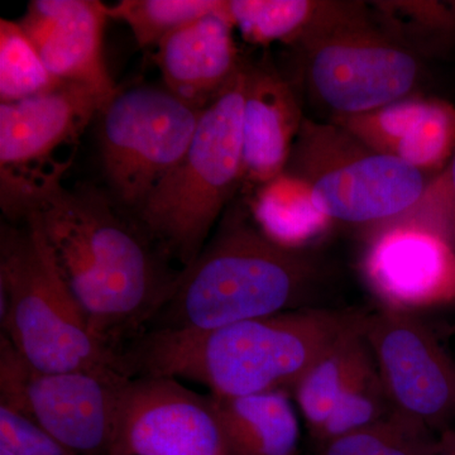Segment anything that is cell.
Returning a JSON list of instances; mask_svg holds the SVG:
<instances>
[{"mask_svg":"<svg viewBox=\"0 0 455 455\" xmlns=\"http://www.w3.org/2000/svg\"><path fill=\"white\" fill-rule=\"evenodd\" d=\"M68 164L0 169L2 211L9 223L40 227L92 331L121 352L146 333L181 269L108 194L65 188Z\"/></svg>","mask_w":455,"mask_h":455,"instance_id":"6da1fadb","label":"cell"},{"mask_svg":"<svg viewBox=\"0 0 455 455\" xmlns=\"http://www.w3.org/2000/svg\"><path fill=\"white\" fill-rule=\"evenodd\" d=\"M353 311L300 309L204 331H148L121 350L128 377L188 379L221 397L286 390L363 325Z\"/></svg>","mask_w":455,"mask_h":455,"instance_id":"7a4b0ae2","label":"cell"},{"mask_svg":"<svg viewBox=\"0 0 455 455\" xmlns=\"http://www.w3.org/2000/svg\"><path fill=\"white\" fill-rule=\"evenodd\" d=\"M181 269V268H180ZM320 283L309 251L268 238L250 208L229 205L148 331H204L304 309Z\"/></svg>","mask_w":455,"mask_h":455,"instance_id":"3957f363","label":"cell"},{"mask_svg":"<svg viewBox=\"0 0 455 455\" xmlns=\"http://www.w3.org/2000/svg\"><path fill=\"white\" fill-rule=\"evenodd\" d=\"M0 299L2 334L31 366L131 379L121 352L92 331L52 248L32 221L2 223Z\"/></svg>","mask_w":455,"mask_h":455,"instance_id":"277c9868","label":"cell"},{"mask_svg":"<svg viewBox=\"0 0 455 455\" xmlns=\"http://www.w3.org/2000/svg\"><path fill=\"white\" fill-rule=\"evenodd\" d=\"M245 59L204 108L187 155L132 220L170 260L187 268L202 252L243 182Z\"/></svg>","mask_w":455,"mask_h":455,"instance_id":"5b68a950","label":"cell"},{"mask_svg":"<svg viewBox=\"0 0 455 455\" xmlns=\"http://www.w3.org/2000/svg\"><path fill=\"white\" fill-rule=\"evenodd\" d=\"M284 171L307 185L317 211L362 239L405 215L429 182L425 173L374 151L334 123L309 118Z\"/></svg>","mask_w":455,"mask_h":455,"instance_id":"8992f818","label":"cell"},{"mask_svg":"<svg viewBox=\"0 0 455 455\" xmlns=\"http://www.w3.org/2000/svg\"><path fill=\"white\" fill-rule=\"evenodd\" d=\"M202 108L155 84L118 88L99 113L101 170L110 199L133 218L178 167Z\"/></svg>","mask_w":455,"mask_h":455,"instance_id":"52a82bcc","label":"cell"},{"mask_svg":"<svg viewBox=\"0 0 455 455\" xmlns=\"http://www.w3.org/2000/svg\"><path fill=\"white\" fill-rule=\"evenodd\" d=\"M299 51L307 88L331 116L368 112L409 97L420 79L416 53L386 35L372 13Z\"/></svg>","mask_w":455,"mask_h":455,"instance_id":"ba28073f","label":"cell"},{"mask_svg":"<svg viewBox=\"0 0 455 455\" xmlns=\"http://www.w3.org/2000/svg\"><path fill=\"white\" fill-rule=\"evenodd\" d=\"M88 372H44L0 337V403L16 410L76 455H108L122 383Z\"/></svg>","mask_w":455,"mask_h":455,"instance_id":"9c48e42d","label":"cell"},{"mask_svg":"<svg viewBox=\"0 0 455 455\" xmlns=\"http://www.w3.org/2000/svg\"><path fill=\"white\" fill-rule=\"evenodd\" d=\"M364 338L397 414L434 433L455 421V362L414 313L366 315Z\"/></svg>","mask_w":455,"mask_h":455,"instance_id":"30bf717a","label":"cell"},{"mask_svg":"<svg viewBox=\"0 0 455 455\" xmlns=\"http://www.w3.org/2000/svg\"><path fill=\"white\" fill-rule=\"evenodd\" d=\"M108 455H229L209 396L179 379L132 377L122 383Z\"/></svg>","mask_w":455,"mask_h":455,"instance_id":"8fae6325","label":"cell"},{"mask_svg":"<svg viewBox=\"0 0 455 455\" xmlns=\"http://www.w3.org/2000/svg\"><path fill=\"white\" fill-rule=\"evenodd\" d=\"M361 272L383 307L414 313L455 302V247L427 228L400 223L363 239Z\"/></svg>","mask_w":455,"mask_h":455,"instance_id":"7c38bea8","label":"cell"},{"mask_svg":"<svg viewBox=\"0 0 455 455\" xmlns=\"http://www.w3.org/2000/svg\"><path fill=\"white\" fill-rule=\"evenodd\" d=\"M108 5L99 0H32L18 20L49 73L113 95L103 55Z\"/></svg>","mask_w":455,"mask_h":455,"instance_id":"4fadbf2b","label":"cell"},{"mask_svg":"<svg viewBox=\"0 0 455 455\" xmlns=\"http://www.w3.org/2000/svg\"><path fill=\"white\" fill-rule=\"evenodd\" d=\"M108 95L85 84L61 82L22 100L0 103L2 169H27L76 142Z\"/></svg>","mask_w":455,"mask_h":455,"instance_id":"5bb4252c","label":"cell"},{"mask_svg":"<svg viewBox=\"0 0 455 455\" xmlns=\"http://www.w3.org/2000/svg\"><path fill=\"white\" fill-rule=\"evenodd\" d=\"M305 116L290 83L267 56L245 60L243 182L257 188L283 172Z\"/></svg>","mask_w":455,"mask_h":455,"instance_id":"9a60e30c","label":"cell"},{"mask_svg":"<svg viewBox=\"0 0 455 455\" xmlns=\"http://www.w3.org/2000/svg\"><path fill=\"white\" fill-rule=\"evenodd\" d=\"M235 29L224 0L220 11L167 36L156 55L164 85L182 100L204 109L243 65Z\"/></svg>","mask_w":455,"mask_h":455,"instance_id":"2e32d148","label":"cell"},{"mask_svg":"<svg viewBox=\"0 0 455 455\" xmlns=\"http://www.w3.org/2000/svg\"><path fill=\"white\" fill-rule=\"evenodd\" d=\"M227 14L248 44L269 46L280 42L300 50L370 17L371 8L353 0H227Z\"/></svg>","mask_w":455,"mask_h":455,"instance_id":"e0dca14e","label":"cell"},{"mask_svg":"<svg viewBox=\"0 0 455 455\" xmlns=\"http://www.w3.org/2000/svg\"><path fill=\"white\" fill-rule=\"evenodd\" d=\"M208 396L229 455H295L300 427L286 390Z\"/></svg>","mask_w":455,"mask_h":455,"instance_id":"ac0fdd59","label":"cell"},{"mask_svg":"<svg viewBox=\"0 0 455 455\" xmlns=\"http://www.w3.org/2000/svg\"><path fill=\"white\" fill-rule=\"evenodd\" d=\"M250 211L268 238L291 250L309 251L334 226L314 205L307 185L286 171L257 188Z\"/></svg>","mask_w":455,"mask_h":455,"instance_id":"d6986e66","label":"cell"},{"mask_svg":"<svg viewBox=\"0 0 455 455\" xmlns=\"http://www.w3.org/2000/svg\"><path fill=\"white\" fill-rule=\"evenodd\" d=\"M363 328L364 323L338 340L293 386L301 414L314 435L328 420L340 395L372 359Z\"/></svg>","mask_w":455,"mask_h":455,"instance_id":"ffe728a7","label":"cell"},{"mask_svg":"<svg viewBox=\"0 0 455 455\" xmlns=\"http://www.w3.org/2000/svg\"><path fill=\"white\" fill-rule=\"evenodd\" d=\"M223 4L224 0H122L108 5V16L130 27L140 49H151Z\"/></svg>","mask_w":455,"mask_h":455,"instance_id":"44dd1931","label":"cell"},{"mask_svg":"<svg viewBox=\"0 0 455 455\" xmlns=\"http://www.w3.org/2000/svg\"><path fill=\"white\" fill-rule=\"evenodd\" d=\"M370 8L374 23L412 52L419 44L455 29V2L381 0Z\"/></svg>","mask_w":455,"mask_h":455,"instance_id":"7402d4cb","label":"cell"},{"mask_svg":"<svg viewBox=\"0 0 455 455\" xmlns=\"http://www.w3.org/2000/svg\"><path fill=\"white\" fill-rule=\"evenodd\" d=\"M436 444L431 431L394 411L379 423L325 443L323 455H433Z\"/></svg>","mask_w":455,"mask_h":455,"instance_id":"603a6c76","label":"cell"},{"mask_svg":"<svg viewBox=\"0 0 455 455\" xmlns=\"http://www.w3.org/2000/svg\"><path fill=\"white\" fill-rule=\"evenodd\" d=\"M61 83L47 70L20 23L0 20V101L12 103Z\"/></svg>","mask_w":455,"mask_h":455,"instance_id":"cb8c5ba5","label":"cell"},{"mask_svg":"<svg viewBox=\"0 0 455 455\" xmlns=\"http://www.w3.org/2000/svg\"><path fill=\"white\" fill-rule=\"evenodd\" d=\"M394 411L372 358L340 395L333 411L315 436L325 444L331 440L379 423Z\"/></svg>","mask_w":455,"mask_h":455,"instance_id":"d4e9b609","label":"cell"},{"mask_svg":"<svg viewBox=\"0 0 455 455\" xmlns=\"http://www.w3.org/2000/svg\"><path fill=\"white\" fill-rule=\"evenodd\" d=\"M455 152V107L430 98L427 110L392 156L420 172H440Z\"/></svg>","mask_w":455,"mask_h":455,"instance_id":"484cf974","label":"cell"},{"mask_svg":"<svg viewBox=\"0 0 455 455\" xmlns=\"http://www.w3.org/2000/svg\"><path fill=\"white\" fill-rule=\"evenodd\" d=\"M429 99L414 92L368 112L331 116V123L374 151L392 156L427 110Z\"/></svg>","mask_w":455,"mask_h":455,"instance_id":"4316f807","label":"cell"},{"mask_svg":"<svg viewBox=\"0 0 455 455\" xmlns=\"http://www.w3.org/2000/svg\"><path fill=\"white\" fill-rule=\"evenodd\" d=\"M400 223L427 228L455 247V152L444 169L429 180L419 202L388 226Z\"/></svg>","mask_w":455,"mask_h":455,"instance_id":"83f0119b","label":"cell"},{"mask_svg":"<svg viewBox=\"0 0 455 455\" xmlns=\"http://www.w3.org/2000/svg\"><path fill=\"white\" fill-rule=\"evenodd\" d=\"M0 445L16 455H76L40 425L0 403Z\"/></svg>","mask_w":455,"mask_h":455,"instance_id":"f1b7e54d","label":"cell"},{"mask_svg":"<svg viewBox=\"0 0 455 455\" xmlns=\"http://www.w3.org/2000/svg\"><path fill=\"white\" fill-rule=\"evenodd\" d=\"M433 455H455V429L443 433Z\"/></svg>","mask_w":455,"mask_h":455,"instance_id":"f546056e","label":"cell"},{"mask_svg":"<svg viewBox=\"0 0 455 455\" xmlns=\"http://www.w3.org/2000/svg\"><path fill=\"white\" fill-rule=\"evenodd\" d=\"M0 455H16L13 451H9L4 445H0Z\"/></svg>","mask_w":455,"mask_h":455,"instance_id":"4dcf8cb0","label":"cell"}]
</instances>
